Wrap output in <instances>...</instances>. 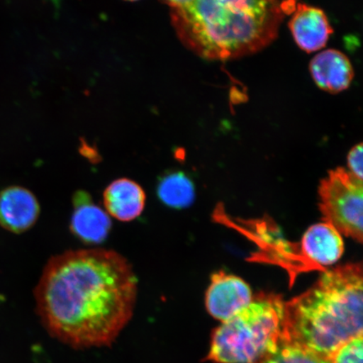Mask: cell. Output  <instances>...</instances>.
Wrapping results in <instances>:
<instances>
[{
    "label": "cell",
    "mask_w": 363,
    "mask_h": 363,
    "mask_svg": "<svg viewBox=\"0 0 363 363\" xmlns=\"http://www.w3.org/2000/svg\"><path fill=\"white\" fill-rule=\"evenodd\" d=\"M138 279L124 256L70 250L48 260L36 285V311L52 337L75 348L111 345L133 316Z\"/></svg>",
    "instance_id": "1"
},
{
    "label": "cell",
    "mask_w": 363,
    "mask_h": 363,
    "mask_svg": "<svg viewBox=\"0 0 363 363\" xmlns=\"http://www.w3.org/2000/svg\"><path fill=\"white\" fill-rule=\"evenodd\" d=\"M361 263L325 270L310 289L284 303L283 342L330 359L362 335Z\"/></svg>",
    "instance_id": "2"
},
{
    "label": "cell",
    "mask_w": 363,
    "mask_h": 363,
    "mask_svg": "<svg viewBox=\"0 0 363 363\" xmlns=\"http://www.w3.org/2000/svg\"><path fill=\"white\" fill-rule=\"evenodd\" d=\"M284 10L278 0H193L175 9L181 39L211 60L260 51L278 35Z\"/></svg>",
    "instance_id": "3"
},
{
    "label": "cell",
    "mask_w": 363,
    "mask_h": 363,
    "mask_svg": "<svg viewBox=\"0 0 363 363\" xmlns=\"http://www.w3.org/2000/svg\"><path fill=\"white\" fill-rule=\"evenodd\" d=\"M284 303L278 295H258L216 330L208 359L254 363L274 350L282 339Z\"/></svg>",
    "instance_id": "4"
},
{
    "label": "cell",
    "mask_w": 363,
    "mask_h": 363,
    "mask_svg": "<svg viewBox=\"0 0 363 363\" xmlns=\"http://www.w3.org/2000/svg\"><path fill=\"white\" fill-rule=\"evenodd\" d=\"M320 208L325 223L338 233L362 242V180L349 170L330 171L320 186Z\"/></svg>",
    "instance_id": "5"
},
{
    "label": "cell",
    "mask_w": 363,
    "mask_h": 363,
    "mask_svg": "<svg viewBox=\"0 0 363 363\" xmlns=\"http://www.w3.org/2000/svg\"><path fill=\"white\" fill-rule=\"evenodd\" d=\"M302 272L323 270L342 257L344 242L342 235L325 222L312 225L297 244Z\"/></svg>",
    "instance_id": "6"
},
{
    "label": "cell",
    "mask_w": 363,
    "mask_h": 363,
    "mask_svg": "<svg viewBox=\"0 0 363 363\" xmlns=\"http://www.w3.org/2000/svg\"><path fill=\"white\" fill-rule=\"evenodd\" d=\"M250 286L238 276L216 272L206 297V305L210 314L224 322L242 311L252 301Z\"/></svg>",
    "instance_id": "7"
},
{
    "label": "cell",
    "mask_w": 363,
    "mask_h": 363,
    "mask_svg": "<svg viewBox=\"0 0 363 363\" xmlns=\"http://www.w3.org/2000/svg\"><path fill=\"white\" fill-rule=\"evenodd\" d=\"M38 199L29 189L11 186L0 192V226L21 234L33 228L40 216Z\"/></svg>",
    "instance_id": "8"
},
{
    "label": "cell",
    "mask_w": 363,
    "mask_h": 363,
    "mask_svg": "<svg viewBox=\"0 0 363 363\" xmlns=\"http://www.w3.org/2000/svg\"><path fill=\"white\" fill-rule=\"evenodd\" d=\"M74 212L71 217L72 233L88 245L101 244L111 233L112 220L108 213L95 204L84 191L74 194Z\"/></svg>",
    "instance_id": "9"
},
{
    "label": "cell",
    "mask_w": 363,
    "mask_h": 363,
    "mask_svg": "<svg viewBox=\"0 0 363 363\" xmlns=\"http://www.w3.org/2000/svg\"><path fill=\"white\" fill-rule=\"evenodd\" d=\"M289 28L295 42L306 52L323 48L333 33L325 12L305 4L295 6Z\"/></svg>",
    "instance_id": "10"
},
{
    "label": "cell",
    "mask_w": 363,
    "mask_h": 363,
    "mask_svg": "<svg viewBox=\"0 0 363 363\" xmlns=\"http://www.w3.org/2000/svg\"><path fill=\"white\" fill-rule=\"evenodd\" d=\"M147 195L135 181L122 178L113 181L104 192V204L108 216L130 222L143 214Z\"/></svg>",
    "instance_id": "11"
},
{
    "label": "cell",
    "mask_w": 363,
    "mask_h": 363,
    "mask_svg": "<svg viewBox=\"0 0 363 363\" xmlns=\"http://www.w3.org/2000/svg\"><path fill=\"white\" fill-rule=\"evenodd\" d=\"M310 70L318 87L331 94L349 88L354 77L350 60L335 49L318 54L311 62Z\"/></svg>",
    "instance_id": "12"
},
{
    "label": "cell",
    "mask_w": 363,
    "mask_h": 363,
    "mask_svg": "<svg viewBox=\"0 0 363 363\" xmlns=\"http://www.w3.org/2000/svg\"><path fill=\"white\" fill-rule=\"evenodd\" d=\"M157 193L160 201L172 208L189 207L195 195L192 181L181 172L163 176L157 184Z\"/></svg>",
    "instance_id": "13"
},
{
    "label": "cell",
    "mask_w": 363,
    "mask_h": 363,
    "mask_svg": "<svg viewBox=\"0 0 363 363\" xmlns=\"http://www.w3.org/2000/svg\"><path fill=\"white\" fill-rule=\"evenodd\" d=\"M254 363H330V359L281 340L274 350Z\"/></svg>",
    "instance_id": "14"
},
{
    "label": "cell",
    "mask_w": 363,
    "mask_h": 363,
    "mask_svg": "<svg viewBox=\"0 0 363 363\" xmlns=\"http://www.w3.org/2000/svg\"><path fill=\"white\" fill-rule=\"evenodd\" d=\"M362 335L349 340L330 357V363H362Z\"/></svg>",
    "instance_id": "15"
},
{
    "label": "cell",
    "mask_w": 363,
    "mask_h": 363,
    "mask_svg": "<svg viewBox=\"0 0 363 363\" xmlns=\"http://www.w3.org/2000/svg\"><path fill=\"white\" fill-rule=\"evenodd\" d=\"M362 144H358L352 148L348 154L347 162L349 171L357 178L362 180Z\"/></svg>",
    "instance_id": "16"
},
{
    "label": "cell",
    "mask_w": 363,
    "mask_h": 363,
    "mask_svg": "<svg viewBox=\"0 0 363 363\" xmlns=\"http://www.w3.org/2000/svg\"><path fill=\"white\" fill-rule=\"evenodd\" d=\"M167 1L175 9H179L188 6V4L191 3L193 0H167Z\"/></svg>",
    "instance_id": "17"
},
{
    "label": "cell",
    "mask_w": 363,
    "mask_h": 363,
    "mask_svg": "<svg viewBox=\"0 0 363 363\" xmlns=\"http://www.w3.org/2000/svg\"><path fill=\"white\" fill-rule=\"evenodd\" d=\"M129 1H135V0H129Z\"/></svg>",
    "instance_id": "18"
}]
</instances>
